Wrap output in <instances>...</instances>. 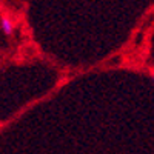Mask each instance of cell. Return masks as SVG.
<instances>
[{"label":"cell","mask_w":154,"mask_h":154,"mask_svg":"<svg viewBox=\"0 0 154 154\" xmlns=\"http://www.w3.org/2000/svg\"><path fill=\"white\" fill-rule=\"evenodd\" d=\"M0 29H2L5 35H12L16 31V22L8 16L0 17Z\"/></svg>","instance_id":"1"},{"label":"cell","mask_w":154,"mask_h":154,"mask_svg":"<svg viewBox=\"0 0 154 154\" xmlns=\"http://www.w3.org/2000/svg\"><path fill=\"white\" fill-rule=\"evenodd\" d=\"M151 79H152V83H154V68H152V71H151Z\"/></svg>","instance_id":"2"}]
</instances>
